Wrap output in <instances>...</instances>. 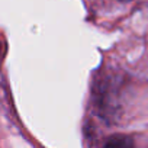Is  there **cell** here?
<instances>
[{
    "instance_id": "1",
    "label": "cell",
    "mask_w": 148,
    "mask_h": 148,
    "mask_svg": "<svg viewBox=\"0 0 148 148\" xmlns=\"http://www.w3.org/2000/svg\"><path fill=\"white\" fill-rule=\"evenodd\" d=\"M106 145L108 147H129V145H132V141L126 136H115V138L109 139L106 142Z\"/></svg>"
},
{
    "instance_id": "2",
    "label": "cell",
    "mask_w": 148,
    "mask_h": 148,
    "mask_svg": "<svg viewBox=\"0 0 148 148\" xmlns=\"http://www.w3.org/2000/svg\"><path fill=\"white\" fill-rule=\"evenodd\" d=\"M119 2H131V0H119Z\"/></svg>"
}]
</instances>
